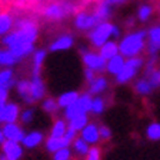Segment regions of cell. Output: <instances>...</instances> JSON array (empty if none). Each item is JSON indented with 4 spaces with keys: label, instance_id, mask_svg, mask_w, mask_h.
<instances>
[{
    "label": "cell",
    "instance_id": "1",
    "mask_svg": "<svg viewBox=\"0 0 160 160\" xmlns=\"http://www.w3.org/2000/svg\"><path fill=\"white\" fill-rule=\"evenodd\" d=\"M14 26H16V29L3 37V44L7 49H13V47L23 43L34 44L37 34H39V29L33 20L22 19L17 23H14Z\"/></svg>",
    "mask_w": 160,
    "mask_h": 160
},
{
    "label": "cell",
    "instance_id": "2",
    "mask_svg": "<svg viewBox=\"0 0 160 160\" xmlns=\"http://www.w3.org/2000/svg\"><path fill=\"white\" fill-rule=\"evenodd\" d=\"M146 30H137V32L126 34L119 43V54H122L124 59L139 56V53L146 46Z\"/></svg>",
    "mask_w": 160,
    "mask_h": 160
},
{
    "label": "cell",
    "instance_id": "3",
    "mask_svg": "<svg viewBox=\"0 0 160 160\" xmlns=\"http://www.w3.org/2000/svg\"><path fill=\"white\" fill-rule=\"evenodd\" d=\"M113 27L114 24L109 23V22H102L99 23L96 27L92 29L89 37H90V43L93 44L94 47H102L106 42L112 40V36H113Z\"/></svg>",
    "mask_w": 160,
    "mask_h": 160
},
{
    "label": "cell",
    "instance_id": "4",
    "mask_svg": "<svg viewBox=\"0 0 160 160\" xmlns=\"http://www.w3.org/2000/svg\"><path fill=\"white\" fill-rule=\"evenodd\" d=\"M143 66V59L142 57H130V59L126 60V63H124V67L120 70L119 73L116 74V82L119 84H126L129 83L130 80L133 79L134 76L137 74L140 69Z\"/></svg>",
    "mask_w": 160,
    "mask_h": 160
},
{
    "label": "cell",
    "instance_id": "5",
    "mask_svg": "<svg viewBox=\"0 0 160 160\" xmlns=\"http://www.w3.org/2000/svg\"><path fill=\"white\" fill-rule=\"evenodd\" d=\"M82 52V57H83V63L86 66V69L93 70L94 73L96 72H104L106 70V60L100 56L99 53H94V52H89V50L83 49L80 50Z\"/></svg>",
    "mask_w": 160,
    "mask_h": 160
},
{
    "label": "cell",
    "instance_id": "6",
    "mask_svg": "<svg viewBox=\"0 0 160 160\" xmlns=\"http://www.w3.org/2000/svg\"><path fill=\"white\" fill-rule=\"evenodd\" d=\"M44 93H46V86H44L43 80L40 76H33V79L30 80V89H29V96L24 97V103L33 104L34 102L43 99Z\"/></svg>",
    "mask_w": 160,
    "mask_h": 160
},
{
    "label": "cell",
    "instance_id": "7",
    "mask_svg": "<svg viewBox=\"0 0 160 160\" xmlns=\"http://www.w3.org/2000/svg\"><path fill=\"white\" fill-rule=\"evenodd\" d=\"M72 4L62 2V3H50L49 6L44 9L43 14L47 19L52 20H62L63 17H66L69 13H72Z\"/></svg>",
    "mask_w": 160,
    "mask_h": 160
},
{
    "label": "cell",
    "instance_id": "8",
    "mask_svg": "<svg viewBox=\"0 0 160 160\" xmlns=\"http://www.w3.org/2000/svg\"><path fill=\"white\" fill-rule=\"evenodd\" d=\"M100 22L97 20V17L94 16V13H87V12H80L74 17V26L79 30H92L93 27H96Z\"/></svg>",
    "mask_w": 160,
    "mask_h": 160
},
{
    "label": "cell",
    "instance_id": "9",
    "mask_svg": "<svg viewBox=\"0 0 160 160\" xmlns=\"http://www.w3.org/2000/svg\"><path fill=\"white\" fill-rule=\"evenodd\" d=\"M147 52L150 57L157 56L160 52V26H153L147 30Z\"/></svg>",
    "mask_w": 160,
    "mask_h": 160
},
{
    "label": "cell",
    "instance_id": "10",
    "mask_svg": "<svg viewBox=\"0 0 160 160\" xmlns=\"http://www.w3.org/2000/svg\"><path fill=\"white\" fill-rule=\"evenodd\" d=\"M19 106L14 103H6L3 109H0V123H16L17 117H19Z\"/></svg>",
    "mask_w": 160,
    "mask_h": 160
},
{
    "label": "cell",
    "instance_id": "11",
    "mask_svg": "<svg viewBox=\"0 0 160 160\" xmlns=\"http://www.w3.org/2000/svg\"><path fill=\"white\" fill-rule=\"evenodd\" d=\"M3 134H4V139L10 140V142H22L24 139V132L22 130V127L16 123H7L4 124L3 127Z\"/></svg>",
    "mask_w": 160,
    "mask_h": 160
},
{
    "label": "cell",
    "instance_id": "12",
    "mask_svg": "<svg viewBox=\"0 0 160 160\" xmlns=\"http://www.w3.org/2000/svg\"><path fill=\"white\" fill-rule=\"evenodd\" d=\"M82 139H83L87 144H96L100 140L99 126L94 123H87V126L82 130Z\"/></svg>",
    "mask_w": 160,
    "mask_h": 160
},
{
    "label": "cell",
    "instance_id": "13",
    "mask_svg": "<svg viewBox=\"0 0 160 160\" xmlns=\"http://www.w3.org/2000/svg\"><path fill=\"white\" fill-rule=\"evenodd\" d=\"M3 152L4 157L7 160H19L22 157V153H23L20 144L16 142H10V140H6L3 143Z\"/></svg>",
    "mask_w": 160,
    "mask_h": 160
},
{
    "label": "cell",
    "instance_id": "14",
    "mask_svg": "<svg viewBox=\"0 0 160 160\" xmlns=\"http://www.w3.org/2000/svg\"><path fill=\"white\" fill-rule=\"evenodd\" d=\"M73 43H74L73 36L63 34V36L57 37L53 43L50 44V52H64V50H69L70 47L73 46Z\"/></svg>",
    "mask_w": 160,
    "mask_h": 160
},
{
    "label": "cell",
    "instance_id": "15",
    "mask_svg": "<svg viewBox=\"0 0 160 160\" xmlns=\"http://www.w3.org/2000/svg\"><path fill=\"white\" fill-rule=\"evenodd\" d=\"M124 63H126V59H124L122 54H117V56L109 59L106 62V70H107V73H110L112 76H116L120 70L124 67Z\"/></svg>",
    "mask_w": 160,
    "mask_h": 160
},
{
    "label": "cell",
    "instance_id": "16",
    "mask_svg": "<svg viewBox=\"0 0 160 160\" xmlns=\"http://www.w3.org/2000/svg\"><path fill=\"white\" fill-rule=\"evenodd\" d=\"M99 54L107 62L109 59H112V57H114V56L119 54V43H116L114 40H109V42H106V43L99 49Z\"/></svg>",
    "mask_w": 160,
    "mask_h": 160
},
{
    "label": "cell",
    "instance_id": "17",
    "mask_svg": "<svg viewBox=\"0 0 160 160\" xmlns=\"http://www.w3.org/2000/svg\"><path fill=\"white\" fill-rule=\"evenodd\" d=\"M107 86H109V82H107L106 77L104 76H96L94 80L90 82L89 92H87V93L89 94H100L107 89Z\"/></svg>",
    "mask_w": 160,
    "mask_h": 160
},
{
    "label": "cell",
    "instance_id": "18",
    "mask_svg": "<svg viewBox=\"0 0 160 160\" xmlns=\"http://www.w3.org/2000/svg\"><path fill=\"white\" fill-rule=\"evenodd\" d=\"M112 9H113V7L110 6L107 0H102V3L94 10V16L97 17V20H99L100 23H102V22H107L109 17L112 16Z\"/></svg>",
    "mask_w": 160,
    "mask_h": 160
},
{
    "label": "cell",
    "instance_id": "19",
    "mask_svg": "<svg viewBox=\"0 0 160 160\" xmlns=\"http://www.w3.org/2000/svg\"><path fill=\"white\" fill-rule=\"evenodd\" d=\"M44 59H46V50L39 49L33 52V76H40Z\"/></svg>",
    "mask_w": 160,
    "mask_h": 160
},
{
    "label": "cell",
    "instance_id": "20",
    "mask_svg": "<svg viewBox=\"0 0 160 160\" xmlns=\"http://www.w3.org/2000/svg\"><path fill=\"white\" fill-rule=\"evenodd\" d=\"M70 146V142L66 140L64 137H49L46 143V147L49 152H57L60 149H66V147Z\"/></svg>",
    "mask_w": 160,
    "mask_h": 160
},
{
    "label": "cell",
    "instance_id": "21",
    "mask_svg": "<svg viewBox=\"0 0 160 160\" xmlns=\"http://www.w3.org/2000/svg\"><path fill=\"white\" fill-rule=\"evenodd\" d=\"M19 62H20V59L12 53V50H9V49L0 50V66L10 67V66H14V64H17Z\"/></svg>",
    "mask_w": 160,
    "mask_h": 160
},
{
    "label": "cell",
    "instance_id": "22",
    "mask_svg": "<svg viewBox=\"0 0 160 160\" xmlns=\"http://www.w3.org/2000/svg\"><path fill=\"white\" fill-rule=\"evenodd\" d=\"M79 96H80V94L77 93V92H74V90H70V92H66V93L60 94L59 99H57V103H59L60 107L66 109L67 106H70V104H73L74 102H77Z\"/></svg>",
    "mask_w": 160,
    "mask_h": 160
},
{
    "label": "cell",
    "instance_id": "23",
    "mask_svg": "<svg viewBox=\"0 0 160 160\" xmlns=\"http://www.w3.org/2000/svg\"><path fill=\"white\" fill-rule=\"evenodd\" d=\"M14 84V74L13 70L4 69L0 72V89H6L9 90L10 87H13Z\"/></svg>",
    "mask_w": 160,
    "mask_h": 160
},
{
    "label": "cell",
    "instance_id": "24",
    "mask_svg": "<svg viewBox=\"0 0 160 160\" xmlns=\"http://www.w3.org/2000/svg\"><path fill=\"white\" fill-rule=\"evenodd\" d=\"M9 50H12V53L22 60L23 57L29 56V54H33L34 44L33 43H23V44H19V46L13 47V49H9Z\"/></svg>",
    "mask_w": 160,
    "mask_h": 160
},
{
    "label": "cell",
    "instance_id": "25",
    "mask_svg": "<svg viewBox=\"0 0 160 160\" xmlns=\"http://www.w3.org/2000/svg\"><path fill=\"white\" fill-rule=\"evenodd\" d=\"M42 140H43V134L40 133V132H32L29 134H24V139L22 140V143L26 147L32 149V147L39 146L42 143Z\"/></svg>",
    "mask_w": 160,
    "mask_h": 160
},
{
    "label": "cell",
    "instance_id": "26",
    "mask_svg": "<svg viewBox=\"0 0 160 160\" xmlns=\"http://www.w3.org/2000/svg\"><path fill=\"white\" fill-rule=\"evenodd\" d=\"M14 22L9 13H0V36H6L10 33Z\"/></svg>",
    "mask_w": 160,
    "mask_h": 160
},
{
    "label": "cell",
    "instance_id": "27",
    "mask_svg": "<svg viewBox=\"0 0 160 160\" xmlns=\"http://www.w3.org/2000/svg\"><path fill=\"white\" fill-rule=\"evenodd\" d=\"M80 114H87V113L83 110V107L80 106L79 102H74L73 104H70V106H67L66 109H64V117H66L67 120H72V119H74V117L80 116Z\"/></svg>",
    "mask_w": 160,
    "mask_h": 160
},
{
    "label": "cell",
    "instance_id": "28",
    "mask_svg": "<svg viewBox=\"0 0 160 160\" xmlns=\"http://www.w3.org/2000/svg\"><path fill=\"white\" fill-rule=\"evenodd\" d=\"M87 123H89V117H87V114H80V116L69 120V126L67 127L73 129L74 132H82V130L87 126Z\"/></svg>",
    "mask_w": 160,
    "mask_h": 160
},
{
    "label": "cell",
    "instance_id": "29",
    "mask_svg": "<svg viewBox=\"0 0 160 160\" xmlns=\"http://www.w3.org/2000/svg\"><path fill=\"white\" fill-rule=\"evenodd\" d=\"M134 90H136V93L146 96V94L152 93L153 87H152V84L149 83V80H147L146 77H143V79H139L136 82V84H134Z\"/></svg>",
    "mask_w": 160,
    "mask_h": 160
},
{
    "label": "cell",
    "instance_id": "30",
    "mask_svg": "<svg viewBox=\"0 0 160 160\" xmlns=\"http://www.w3.org/2000/svg\"><path fill=\"white\" fill-rule=\"evenodd\" d=\"M67 130V124L64 120L59 119L54 122L53 127H52V133H50V137H63L64 133Z\"/></svg>",
    "mask_w": 160,
    "mask_h": 160
},
{
    "label": "cell",
    "instance_id": "31",
    "mask_svg": "<svg viewBox=\"0 0 160 160\" xmlns=\"http://www.w3.org/2000/svg\"><path fill=\"white\" fill-rule=\"evenodd\" d=\"M146 136L149 140H153V142H157L160 140V123H150L147 126L146 130Z\"/></svg>",
    "mask_w": 160,
    "mask_h": 160
},
{
    "label": "cell",
    "instance_id": "32",
    "mask_svg": "<svg viewBox=\"0 0 160 160\" xmlns=\"http://www.w3.org/2000/svg\"><path fill=\"white\" fill-rule=\"evenodd\" d=\"M106 109V102H104L103 97H93V102H92V107H90V112H93L94 114H102Z\"/></svg>",
    "mask_w": 160,
    "mask_h": 160
},
{
    "label": "cell",
    "instance_id": "33",
    "mask_svg": "<svg viewBox=\"0 0 160 160\" xmlns=\"http://www.w3.org/2000/svg\"><path fill=\"white\" fill-rule=\"evenodd\" d=\"M152 13H153V9H152L150 4H142L137 9V19L140 22H147L150 19V16H152Z\"/></svg>",
    "mask_w": 160,
    "mask_h": 160
},
{
    "label": "cell",
    "instance_id": "34",
    "mask_svg": "<svg viewBox=\"0 0 160 160\" xmlns=\"http://www.w3.org/2000/svg\"><path fill=\"white\" fill-rule=\"evenodd\" d=\"M146 79L149 80V83L152 84L153 89L160 87V70L159 69H153L152 72L146 73Z\"/></svg>",
    "mask_w": 160,
    "mask_h": 160
},
{
    "label": "cell",
    "instance_id": "35",
    "mask_svg": "<svg viewBox=\"0 0 160 160\" xmlns=\"http://www.w3.org/2000/svg\"><path fill=\"white\" fill-rule=\"evenodd\" d=\"M73 149L76 150L79 154H83V156H86L87 154V152H89V144L84 142L82 137H79V139H74V142H73Z\"/></svg>",
    "mask_w": 160,
    "mask_h": 160
},
{
    "label": "cell",
    "instance_id": "36",
    "mask_svg": "<svg viewBox=\"0 0 160 160\" xmlns=\"http://www.w3.org/2000/svg\"><path fill=\"white\" fill-rule=\"evenodd\" d=\"M59 103H57V100L52 99V97H49V99H46L43 102V110L44 112H47V113H56L57 110H59Z\"/></svg>",
    "mask_w": 160,
    "mask_h": 160
},
{
    "label": "cell",
    "instance_id": "37",
    "mask_svg": "<svg viewBox=\"0 0 160 160\" xmlns=\"http://www.w3.org/2000/svg\"><path fill=\"white\" fill-rule=\"evenodd\" d=\"M77 102H79L80 106L83 107V110L87 113V112H90V107H92V102H93V97H92V94L84 93V94H82V96H79Z\"/></svg>",
    "mask_w": 160,
    "mask_h": 160
},
{
    "label": "cell",
    "instance_id": "38",
    "mask_svg": "<svg viewBox=\"0 0 160 160\" xmlns=\"http://www.w3.org/2000/svg\"><path fill=\"white\" fill-rule=\"evenodd\" d=\"M17 92H19V94L22 97H27L29 96V89H30V82H27V80H20L19 83H17Z\"/></svg>",
    "mask_w": 160,
    "mask_h": 160
},
{
    "label": "cell",
    "instance_id": "39",
    "mask_svg": "<svg viewBox=\"0 0 160 160\" xmlns=\"http://www.w3.org/2000/svg\"><path fill=\"white\" fill-rule=\"evenodd\" d=\"M70 157H72L70 149L66 147V149H60V150H57V152H54L53 160H70Z\"/></svg>",
    "mask_w": 160,
    "mask_h": 160
},
{
    "label": "cell",
    "instance_id": "40",
    "mask_svg": "<svg viewBox=\"0 0 160 160\" xmlns=\"http://www.w3.org/2000/svg\"><path fill=\"white\" fill-rule=\"evenodd\" d=\"M86 160H102V153H100L99 147L93 146L92 149H89L86 154Z\"/></svg>",
    "mask_w": 160,
    "mask_h": 160
},
{
    "label": "cell",
    "instance_id": "41",
    "mask_svg": "<svg viewBox=\"0 0 160 160\" xmlns=\"http://www.w3.org/2000/svg\"><path fill=\"white\" fill-rule=\"evenodd\" d=\"M99 133H100V139H103V140L112 139V130H110L107 126H100L99 127Z\"/></svg>",
    "mask_w": 160,
    "mask_h": 160
},
{
    "label": "cell",
    "instance_id": "42",
    "mask_svg": "<svg viewBox=\"0 0 160 160\" xmlns=\"http://www.w3.org/2000/svg\"><path fill=\"white\" fill-rule=\"evenodd\" d=\"M20 119H22V122L23 123H30L32 120H33V110H24L23 113H22V116H20Z\"/></svg>",
    "mask_w": 160,
    "mask_h": 160
},
{
    "label": "cell",
    "instance_id": "43",
    "mask_svg": "<svg viewBox=\"0 0 160 160\" xmlns=\"http://www.w3.org/2000/svg\"><path fill=\"white\" fill-rule=\"evenodd\" d=\"M7 97H9V90L0 89V109H3L7 103Z\"/></svg>",
    "mask_w": 160,
    "mask_h": 160
},
{
    "label": "cell",
    "instance_id": "44",
    "mask_svg": "<svg viewBox=\"0 0 160 160\" xmlns=\"http://www.w3.org/2000/svg\"><path fill=\"white\" fill-rule=\"evenodd\" d=\"M76 134H77V132H74L73 129H70V127H67V130H66V133H64V139L66 140H69V142H73L74 140V137H76Z\"/></svg>",
    "mask_w": 160,
    "mask_h": 160
},
{
    "label": "cell",
    "instance_id": "45",
    "mask_svg": "<svg viewBox=\"0 0 160 160\" xmlns=\"http://www.w3.org/2000/svg\"><path fill=\"white\" fill-rule=\"evenodd\" d=\"M94 77H96V73H94L93 70H90V69L84 70V79H86L89 83L92 82V80H94Z\"/></svg>",
    "mask_w": 160,
    "mask_h": 160
},
{
    "label": "cell",
    "instance_id": "46",
    "mask_svg": "<svg viewBox=\"0 0 160 160\" xmlns=\"http://www.w3.org/2000/svg\"><path fill=\"white\" fill-rule=\"evenodd\" d=\"M107 2H109V4L112 7H114V6H120V4L126 3L127 0H107Z\"/></svg>",
    "mask_w": 160,
    "mask_h": 160
},
{
    "label": "cell",
    "instance_id": "47",
    "mask_svg": "<svg viewBox=\"0 0 160 160\" xmlns=\"http://www.w3.org/2000/svg\"><path fill=\"white\" fill-rule=\"evenodd\" d=\"M4 143V134H3V130H0V144Z\"/></svg>",
    "mask_w": 160,
    "mask_h": 160
},
{
    "label": "cell",
    "instance_id": "48",
    "mask_svg": "<svg viewBox=\"0 0 160 160\" xmlns=\"http://www.w3.org/2000/svg\"><path fill=\"white\" fill-rule=\"evenodd\" d=\"M0 160H7V159H6L4 156H0Z\"/></svg>",
    "mask_w": 160,
    "mask_h": 160
}]
</instances>
